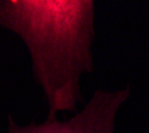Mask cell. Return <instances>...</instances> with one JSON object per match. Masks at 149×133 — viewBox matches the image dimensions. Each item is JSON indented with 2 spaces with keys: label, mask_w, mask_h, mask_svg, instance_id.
<instances>
[{
  "label": "cell",
  "mask_w": 149,
  "mask_h": 133,
  "mask_svg": "<svg viewBox=\"0 0 149 133\" xmlns=\"http://www.w3.org/2000/svg\"><path fill=\"white\" fill-rule=\"evenodd\" d=\"M0 27L17 35L48 104L47 120L77 111L80 81L93 69L95 1L0 0Z\"/></svg>",
  "instance_id": "6da1fadb"
},
{
  "label": "cell",
  "mask_w": 149,
  "mask_h": 133,
  "mask_svg": "<svg viewBox=\"0 0 149 133\" xmlns=\"http://www.w3.org/2000/svg\"><path fill=\"white\" fill-rule=\"evenodd\" d=\"M130 97V88L96 89L91 99L67 120L19 125L8 116L7 133H117L116 121L121 108Z\"/></svg>",
  "instance_id": "7a4b0ae2"
}]
</instances>
